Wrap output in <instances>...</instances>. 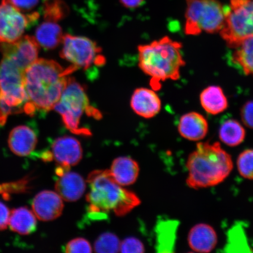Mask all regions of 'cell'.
<instances>
[{
	"label": "cell",
	"mask_w": 253,
	"mask_h": 253,
	"mask_svg": "<svg viewBox=\"0 0 253 253\" xmlns=\"http://www.w3.org/2000/svg\"><path fill=\"white\" fill-rule=\"evenodd\" d=\"M144 0H120V2L126 8H135L139 7Z\"/></svg>",
	"instance_id": "obj_36"
},
{
	"label": "cell",
	"mask_w": 253,
	"mask_h": 253,
	"mask_svg": "<svg viewBox=\"0 0 253 253\" xmlns=\"http://www.w3.org/2000/svg\"><path fill=\"white\" fill-rule=\"evenodd\" d=\"M37 142L36 132L27 126H20L12 129L8 140L11 151L20 157L30 155L36 148Z\"/></svg>",
	"instance_id": "obj_18"
},
{
	"label": "cell",
	"mask_w": 253,
	"mask_h": 253,
	"mask_svg": "<svg viewBox=\"0 0 253 253\" xmlns=\"http://www.w3.org/2000/svg\"><path fill=\"white\" fill-rule=\"evenodd\" d=\"M32 207L38 219L50 221L61 216L64 205L63 199L58 193L46 190L40 192L35 197Z\"/></svg>",
	"instance_id": "obj_13"
},
{
	"label": "cell",
	"mask_w": 253,
	"mask_h": 253,
	"mask_svg": "<svg viewBox=\"0 0 253 253\" xmlns=\"http://www.w3.org/2000/svg\"><path fill=\"white\" fill-rule=\"evenodd\" d=\"M228 242L226 249L229 252H245L243 249H249L245 231L239 225L235 226L229 232Z\"/></svg>",
	"instance_id": "obj_28"
},
{
	"label": "cell",
	"mask_w": 253,
	"mask_h": 253,
	"mask_svg": "<svg viewBox=\"0 0 253 253\" xmlns=\"http://www.w3.org/2000/svg\"><path fill=\"white\" fill-rule=\"evenodd\" d=\"M76 70L71 65L64 69L52 60L38 59L24 72V85L27 97L24 113L46 112L53 109L68 84V75Z\"/></svg>",
	"instance_id": "obj_1"
},
{
	"label": "cell",
	"mask_w": 253,
	"mask_h": 253,
	"mask_svg": "<svg viewBox=\"0 0 253 253\" xmlns=\"http://www.w3.org/2000/svg\"><path fill=\"white\" fill-rule=\"evenodd\" d=\"M111 175L121 186H128L137 179L140 167L135 160L128 157H120L113 161L110 169Z\"/></svg>",
	"instance_id": "obj_19"
},
{
	"label": "cell",
	"mask_w": 253,
	"mask_h": 253,
	"mask_svg": "<svg viewBox=\"0 0 253 253\" xmlns=\"http://www.w3.org/2000/svg\"><path fill=\"white\" fill-rule=\"evenodd\" d=\"M11 4L22 12H26L36 7L39 0H9Z\"/></svg>",
	"instance_id": "obj_34"
},
{
	"label": "cell",
	"mask_w": 253,
	"mask_h": 253,
	"mask_svg": "<svg viewBox=\"0 0 253 253\" xmlns=\"http://www.w3.org/2000/svg\"><path fill=\"white\" fill-rule=\"evenodd\" d=\"M182 47L181 42L169 37L138 46L139 66L151 77L154 88H160L161 82L179 79L181 68L185 65Z\"/></svg>",
	"instance_id": "obj_4"
},
{
	"label": "cell",
	"mask_w": 253,
	"mask_h": 253,
	"mask_svg": "<svg viewBox=\"0 0 253 253\" xmlns=\"http://www.w3.org/2000/svg\"><path fill=\"white\" fill-rule=\"evenodd\" d=\"M185 33H219L225 17V7L219 0H186Z\"/></svg>",
	"instance_id": "obj_7"
},
{
	"label": "cell",
	"mask_w": 253,
	"mask_h": 253,
	"mask_svg": "<svg viewBox=\"0 0 253 253\" xmlns=\"http://www.w3.org/2000/svg\"><path fill=\"white\" fill-rule=\"evenodd\" d=\"M178 221L158 220L156 227V249L160 253H172L175 248Z\"/></svg>",
	"instance_id": "obj_20"
},
{
	"label": "cell",
	"mask_w": 253,
	"mask_h": 253,
	"mask_svg": "<svg viewBox=\"0 0 253 253\" xmlns=\"http://www.w3.org/2000/svg\"><path fill=\"white\" fill-rule=\"evenodd\" d=\"M52 159L59 166L71 167L80 162L83 157V150L80 142L71 136H63L53 142Z\"/></svg>",
	"instance_id": "obj_12"
},
{
	"label": "cell",
	"mask_w": 253,
	"mask_h": 253,
	"mask_svg": "<svg viewBox=\"0 0 253 253\" xmlns=\"http://www.w3.org/2000/svg\"><path fill=\"white\" fill-rule=\"evenodd\" d=\"M28 183V179L25 178L14 182L0 183V195L7 199L14 193L26 192L30 188Z\"/></svg>",
	"instance_id": "obj_30"
},
{
	"label": "cell",
	"mask_w": 253,
	"mask_h": 253,
	"mask_svg": "<svg viewBox=\"0 0 253 253\" xmlns=\"http://www.w3.org/2000/svg\"><path fill=\"white\" fill-rule=\"evenodd\" d=\"M200 102L202 107L212 115L223 113L228 107V101L222 88L218 86H209L202 91Z\"/></svg>",
	"instance_id": "obj_21"
},
{
	"label": "cell",
	"mask_w": 253,
	"mask_h": 253,
	"mask_svg": "<svg viewBox=\"0 0 253 253\" xmlns=\"http://www.w3.org/2000/svg\"><path fill=\"white\" fill-rule=\"evenodd\" d=\"M220 36L227 46L235 49L243 40L253 36V0H230Z\"/></svg>",
	"instance_id": "obj_8"
},
{
	"label": "cell",
	"mask_w": 253,
	"mask_h": 253,
	"mask_svg": "<svg viewBox=\"0 0 253 253\" xmlns=\"http://www.w3.org/2000/svg\"><path fill=\"white\" fill-rule=\"evenodd\" d=\"M131 106L138 115L145 119H150L160 112L161 102L154 91L141 87L137 88L132 94Z\"/></svg>",
	"instance_id": "obj_14"
},
{
	"label": "cell",
	"mask_w": 253,
	"mask_h": 253,
	"mask_svg": "<svg viewBox=\"0 0 253 253\" xmlns=\"http://www.w3.org/2000/svg\"><path fill=\"white\" fill-rule=\"evenodd\" d=\"M25 71L7 57L0 62V125L11 114L24 112L27 97L24 85Z\"/></svg>",
	"instance_id": "obj_6"
},
{
	"label": "cell",
	"mask_w": 253,
	"mask_h": 253,
	"mask_svg": "<svg viewBox=\"0 0 253 253\" xmlns=\"http://www.w3.org/2000/svg\"><path fill=\"white\" fill-rule=\"evenodd\" d=\"M61 57L78 69L85 70L93 66H103L106 62L101 54L102 49L96 42L86 37L74 36L70 34L63 36Z\"/></svg>",
	"instance_id": "obj_9"
},
{
	"label": "cell",
	"mask_w": 253,
	"mask_h": 253,
	"mask_svg": "<svg viewBox=\"0 0 253 253\" xmlns=\"http://www.w3.org/2000/svg\"><path fill=\"white\" fill-rule=\"evenodd\" d=\"M86 182L79 173L67 171L58 176L55 183L56 191L66 202H75L83 196Z\"/></svg>",
	"instance_id": "obj_17"
},
{
	"label": "cell",
	"mask_w": 253,
	"mask_h": 253,
	"mask_svg": "<svg viewBox=\"0 0 253 253\" xmlns=\"http://www.w3.org/2000/svg\"><path fill=\"white\" fill-rule=\"evenodd\" d=\"M39 18L38 12L25 15L9 0L0 4V43H11L20 39L27 28Z\"/></svg>",
	"instance_id": "obj_10"
},
{
	"label": "cell",
	"mask_w": 253,
	"mask_h": 253,
	"mask_svg": "<svg viewBox=\"0 0 253 253\" xmlns=\"http://www.w3.org/2000/svg\"><path fill=\"white\" fill-rule=\"evenodd\" d=\"M217 235L213 227L207 223L196 224L188 236L189 248L198 253H210L217 244Z\"/></svg>",
	"instance_id": "obj_15"
},
{
	"label": "cell",
	"mask_w": 253,
	"mask_h": 253,
	"mask_svg": "<svg viewBox=\"0 0 253 253\" xmlns=\"http://www.w3.org/2000/svg\"><path fill=\"white\" fill-rule=\"evenodd\" d=\"M246 135L245 128L236 120H227L220 126L219 131L220 140L227 146H239L245 141Z\"/></svg>",
	"instance_id": "obj_24"
},
{
	"label": "cell",
	"mask_w": 253,
	"mask_h": 253,
	"mask_svg": "<svg viewBox=\"0 0 253 253\" xmlns=\"http://www.w3.org/2000/svg\"><path fill=\"white\" fill-rule=\"evenodd\" d=\"M188 187H213L228 178L233 169L232 158L218 142H199L186 164Z\"/></svg>",
	"instance_id": "obj_2"
},
{
	"label": "cell",
	"mask_w": 253,
	"mask_h": 253,
	"mask_svg": "<svg viewBox=\"0 0 253 253\" xmlns=\"http://www.w3.org/2000/svg\"><path fill=\"white\" fill-rule=\"evenodd\" d=\"M120 252L124 253H141L145 252V248L140 240L131 237L120 243Z\"/></svg>",
	"instance_id": "obj_32"
},
{
	"label": "cell",
	"mask_w": 253,
	"mask_h": 253,
	"mask_svg": "<svg viewBox=\"0 0 253 253\" xmlns=\"http://www.w3.org/2000/svg\"><path fill=\"white\" fill-rule=\"evenodd\" d=\"M92 248L86 239L78 237L71 240L65 248V252L68 253H91Z\"/></svg>",
	"instance_id": "obj_31"
},
{
	"label": "cell",
	"mask_w": 253,
	"mask_h": 253,
	"mask_svg": "<svg viewBox=\"0 0 253 253\" xmlns=\"http://www.w3.org/2000/svg\"><path fill=\"white\" fill-rule=\"evenodd\" d=\"M180 135L186 140L200 141L205 138L209 131L207 120L197 112H189L179 119L178 125Z\"/></svg>",
	"instance_id": "obj_16"
},
{
	"label": "cell",
	"mask_w": 253,
	"mask_h": 253,
	"mask_svg": "<svg viewBox=\"0 0 253 253\" xmlns=\"http://www.w3.org/2000/svg\"><path fill=\"white\" fill-rule=\"evenodd\" d=\"M63 35L59 25L46 21L41 24L36 31V39L41 46L52 49L62 42Z\"/></svg>",
	"instance_id": "obj_23"
},
{
	"label": "cell",
	"mask_w": 253,
	"mask_h": 253,
	"mask_svg": "<svg viewBox=\"0 0 253 253\" xmlns=\"http://www.w3.org/2000/svg\"><path fill=\"white\" fill-rule=\"evenodd\" d=\"M237 169L243 178L253 181V149H247L239 154Z\"/></svg>",
	"instance_id": "obj_29"
},
{
	"label": "cell",
	"mask_w": 253,
	"mask_h": 253,
	"mask_svg": "<svg viewBox=\"0 0 253 253\" xmlns=\"http://www.w3.org/2000/svg\"><path fill=\"white\" fill-rule=\"evenodd\" d=\"M53 109L61 116L66 127L73 133L78 135H91L89 129L80 125L81 119L84 113L97 119L102 118L99 111L90 106L84 87L70 77Z\"/></svg>",
	"instance_id": "obj_5"
},
{
	"label": "cell",
	"mask_w": 253,
	"mask_h": 253,
	"mask_svg": "<svg viewBox=\"0 0 253 253\" xmlns=\"http://www.w3.org/2000/svg\"><path fill=\"white\" fill-rule=\"evenodd\" d=\"M232 60L246 75L253 77V36L243 40L235 48Z\"/></svg>",
	"instance_id": "obj_25"
},
{
	"label": "cell",
	"mask_w": 253,
	"mask_h": 253,
	"mask_svg": "<svg viewBox=\"0 0 253 253\" xmlns=\"http://www.w3.org/2000/svg\"><path fill=\"white\" fill-rule=\"evenodd\" d=\"M8 225L20 235H30L36 230V216L27 207L15 209L10 213Z\"/></svg>",
	"instance_id": "obj_22"
},
{
	"label": "cell",
	"mask_w": 253,
	"mask_h": 253,
	"mask_svg": "<svg viewBox=\"0 0 253 253\" xmlns=\"http://www.w3.org/2000/svg\"><path fill=\"white\" fill-rule=\"evenodd\" d=\"M69 12L67 4L63 0H45L43 6L44 18L47 21H59L64 19Z\"/></svg>",
	"instance_id": "obj_26"
},
{
	"label": "cell",
	"mask_w": 253,
	"mask_h": 253,
	"mask_svg": "<svg viewBox=\"0 0 253 253\" xmlns=\"http://www.w3.org/2000/svg\"><path fill=\"white\" fill-rule=\"evenodd\" d=\"M40 45L36 38L26 36L11 43H1L0 50L3 56L14 61L24 71L37 61Z\"/></svg>",
	"instance_id": "obj_11"
},
{
	"label": "cell",
	"mask_w": 253,
	"mask_h": 253,
	"mask_svg": "<svg viewBox=\"0 0 253 253\" xmlns=\"http://www.w3.org/2000/svg\"><path fill=\"white\" fill-rule=\"evenodd\" d=\"M240 116L243 124L253 129V100L248 101L242 106Z\"/></svg>",
	"instance_id": "obj_33"
},
{
	"label": "cell",
	"mask_w": 253,
	"mask_h": 253,
	"mask_svg": "<svg viewBox=\"0 0 253 253\" xmlns=\"http://www.w3.org/2000/svg\"><path fill=\"white\" fill-rule=\"evenodd\" d=\"M11 211L4 203L0 201V231L7 228Z\"/></svg>",
	"instance_id": "obj_35"
},
{
	"label": "cell",
	"mask_w": 253,
	"mask_h": 253,
	"mask_svg": "<svg viewBox=\"0 0 253 253\" xmlns=\"http://www.w3.org/2000/svg\"><path fill=\"white\" fill-rule=\"evenodd\" d=\"M119 237L112 233H104L95 241L94 249L97 253H113L120 251Z\"/></svg>",
	"instance_id": "obj_27"
},
{
	"label": "cell",
	"mask_w": 253,
	"mask_h": 253,
	"mask_svg": "<svg viewBox=\"0 0 253 253\" xmlns=\"http://www.w3.org/2000/svg\"><path fill=\"white\" fill-rule=\"evenodd\" d=\"M87 182L88 214L97 219H104L110 211L116 216H125L141 203L134 192L122 188L115 181L109 169L94 170L88 175Z\"/></svg>",
	"instance_id": "obj_3"
}]
</instances>
